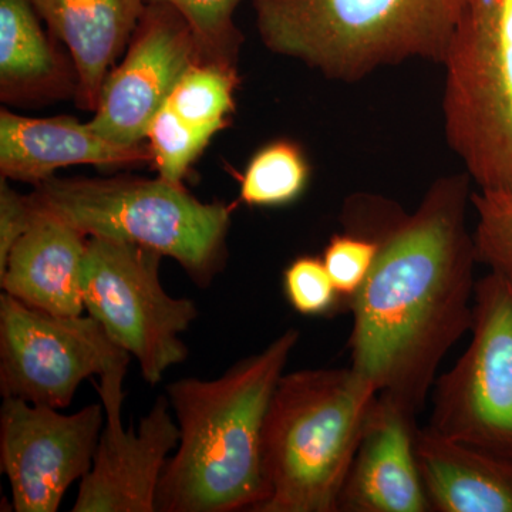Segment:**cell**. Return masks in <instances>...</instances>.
<instances>
[{"instance_id":"obj_15","label":"cell","mask_w":512,"mask_h":512,"mask_svg":"<svg viewBox=\"0 0 512 512\" xmlns=\"http://www.w3.org/2000/svg\"><path fill=\"white\" fill-rule=\"evenodd\" d=\"M33 205L35 218L0 271L2 291L37 311L83 315L82 275L89 237Z\"/></svg>"},{"instance_id":"obj_18","label":"cell","mask_w":512,"mask_h":512,"mask_svg":"<svg viewBox=\"0 0 512 512\" xmlns=\"http://www.w3.org/2000/svg\"><path fill=\"white\" fill-rule=\"evenodd\" d=\"M30 0H0V99L32 106L77 93L73 60L40 26Z\"/></svg>"},{"instance_id":"obj_13","label":"cell","mask_w":512,"mask_h":512,"mask_svg":"<svg viewBox=\"0 0 512 512\" xmlns=\"http://www.w3.org/2000/svg\"><path fill=\"white\" fill-rule=\"evenodd\" d=\"M414 436V417L379 394L340 494L339 511H431L417 464Z\"/></svg>"},{"instance_id":"obj_20","label":"cell","mask_w":512,"mask_h":512,"mask_svg":"<svg viewBox=\"0 0 512 512\" xmlns=\"http://www.w3.org/2000/svg\"><path fill=\"white\" fill-rule=\"evenodd\" d=\"M237 69L197 62L184 73L167 104L191 126L215 134L235 109Z\"/></svg>"},{"instance_id":"obj_23","label":"cell","mask_w":512,"mask_h":512,"mask_svg":"<svg viewBox=\"0 0 512 512\" xmlns=\"http://www.w3.org/2000/svg\"><path fill=\"white\" fill-rule=\"evenodd\" d=\"M477 214L474 247L478 264L512 279V192H471Z\"/></svg>"},{"instance_id":"obj_22","label":"cell","mask_w":512,"mask_h":512,"mask_svg":"<svg viewBox=\"0 0 512 512\" xmlns=\"http://www.w3.org/2000/svg\"><path fill=\"white\" fill-rule=\"evenodd\" d=\"M214 137L207 131L191 126L181 119L168 104L158 111L148 128V146L153 153L158 177L181 184L195 158Z\"/></svg>"},{"instance_id":"obj_3","label":"cell","mask_w":512,"mask_h":512,"mask_svg":"<svg viewBox=\"0 0 512 512\" xmlns=\"http://www.w3.org/2000/svg\"><path fill=\"white\" fill-rule=\"evenodd\" d=\"M466 0H251L266 49L330 80L356 83L382 67L443 64Z\"/></svg>"},{"instance_id":"obj_26","label":"cell","mask_w":512,"mask_h":512,"mask_svg":"<svg viewBox=\"0 0 512 512\" xmlns=\"http://www.w3.org/2000/svg\"><path fill=\"white\" fill-rule=\"evenodd\" d=\"M35 218L30 195L19 194L2 177L0 180V271L5 268L10 251L25 235Z\"/></svg>"},{"instance_id":"obj_8","label":"cell","mask_w":512,"mask_h":512,"mask_svg":"<svg viewBox=\"0 0 512 512\" xmlns=\"http://www.w3.org/2000/svg\"><path fill=\"white\" fill-rule=\"evenodd\" d=\"M471 340L434 384L430 429L512 460V279L491 271L474 292Z\"/></svg>"},{"instance_id":"obj_5","label":"cell","mask_w":512,"mask_h":512,"mask_svg":"<svg viewBox=\"0 0 512 512\" xmlns=\"http://www.w3.org/2000/svg\"><path fill=\"white\" fill-rule=\"evenodd\" d=\"M33 202L86 237L133 242L173 258L207 288L222 268L231 208L202 202L164 178H52Z\"/></svg>"},{"instance_id":"obj_10","label":"cell","mask_w":512,"mask_h":512,"mask_svg":"<svg viewBox=\"0 0 512 512\" xmlns=\"http://www.w3.org/2000/svg\"><path fill=\"white\" fill-rule=\"evenodd\" d=\"M103 403L73 414L20 399H3L0 463L16 512H56L74 481L93 466L104 427Z\"/></svg>"},{"instance_id":"obj_12","label":"cell","mask_w":512,"mask_h":512,"mask_svg":"<svg viewBox=\"0 0 512 512\" xmlns=\"http://www.w3.org/2000/svg\"><path fill=\"white\" fill-rule=\"evenodd\" d=\"M197 62V43L183 16L164 3H147L126 56L103 84L90 126L114 143H143L151 121Z\"/></svg>"},{"instance_id":"obj_6","label":"cell","mask_w":512,"mask_h":512,"mask_svg":"<svg viewBox=\"0 0 512 512\" xmlns=\"http://www.w3.org/2000/svg\"><path fill=\"white\" fill-rule=\"evenodd\" d=\"M443 66L448 146L478 190L512 192V0H466Z\"/></svg>"},{"instance_id":"obj_9","label":"cell","mask_w":512,"mask_h":512,"mask_svg":"<svg viewBox=\"0 0 512 512\" xmlns=\"http://www.w3.org/2000/svg\"><path fill=\"white\" fill-rule=\"evenodd\" d=\"M131 356L93 316L53 315L0 295V394L62 410L89 377L127 370Z\"/></svg>"},{"instance_id":"obj_14","label":"cell","mask_w":512,"mask_h":512,"mask_svg":"<svg viewBox=\"0 0 512 512\" xmlns=\"http://www.w3.org/2000/svg\"><path fill=\"white\" fill-rule=\"evenodd\" d=\"M154 161L146 144L114 143L90 123L70 116L32 119L0 111V173L6 180L40 185L72 165L136 167Z\"/></svg>"},{"instance_id":"obj_17","label":"cell","mask_w":512,"mask_h":512,"mask_svg":"<svg viewBox=\"0 0 512 512\" xmlns=\"http://www.w3.org/2000/svg\"><path fill=\"white\" fill-rule=\"evenodd\" d=\"M417 464L431 511L512 512V460L416 429Z\"/></svg>"},{"instance_id":"obj_25","label":"cell","mask_w":512,"mask_h":512,"mask_svg":"<svg viewBox=\"0 0 512 512\" xmlns=\"http://www.w3.org/2000/svg\"><path fill=\"white\" fill-rule=\"evenodd\" d=\"M284 288L292 308L306 316L326 315L340 298L323 259L315 256H301L286 268Z\"/></svg>"},{"instance_id":"obj_7","label":"cell","mask_w":512,"mask_h":512,"mask_svg":"<svg viewBox=\"0 0 512 512\" xmlns=\"http://www.w3.org/2000/svg\"><path fill=\"white\" fill-rule=\"evenodd\" d=\"M161 259L143 245L89 237L82 275L84 311L137 360L151 386L187 359L181 335L198 318L194 301L164 291Z\"/></svg>"},{"instance_id":"obj_19","label":"cell","mask_w":512,"mask_h":512,"mask_svg":"<svg viewBox=\"0 0 512 512\" xmlns=\"http://www.w3.org/2000/svg\"><path fill=\"white\" fill-rule=\"evenodd\" d=\"M309 174L301 148L292 141H274L249 161L239 197L251 207L289 204L305 191Z\"/></svg>"},{"instance_id":"obj_2","label":"cell","mask_w":512,"mask_h":512,"mask_svg":"<svg viewBox=\"0 0 512 512\" xmlns=\"http://www.w3.org/2000/svg\"><path fill=\"white\" fill-rule=\"evenodd\" d=\"M298 340V330H286L218 379L168 384L180 443L158 484L156 512H256L265 503L266 416Z\"/></svg>"},{"instance_id":"obj_21","label":"cell","mask_w":512,"mask_h":512,"mask_svg":"<svg viewBox=\"0 0 512 512\" xmlns=\"http://www.w3.org/2000/svg\"><path fill=\"white\" fill-rule=\"evenodd\" d=\"M164 3L180 13L197 43L200 62L237 69L244 36L235 23L241 0H146Z\"/></svg>"},{"instance_id":"obj_1","label":"cell","mask_w":512,"mask_h":512,"mask_svg":"<svg viewBox=\"0 0 512 512\" xmlns=\"http://www.w3.org/2000/svg\"><path fill=\"white\" fill-rule=\"evenodd\" d=\"M470 175H444L417 210L350 198L346 231L375 238L372 271L350 299L352 369L416 417L450 349L473 322L474 238L467 227Z\"/></svg>"},{"instance_id":"obj_4","label":"cell","mask_w":512,"mask_h":512,"mask_svg":"<svg viewBox=\"0 0 512 512\" xmlns=\"http://www.w3.org/2000/svg\"><path fill=\"white\" fill-rule=\"evenodd\" d=\"M379 393L352 367L284 373L266 416L256 512H336Z\"/></svg>"},{"instance_id":"obj_11","label":"cell","mask_w":512,"mask_h":512,"mask_svg":"<svg viewBox=\"0 0 512 512\" xmlns=\"http://www.w3.org/2000/svg\"><path fill=\"white\" fill-rule=\"evenodd\" d=\"M127 370L100 377L106 426L101 431L93 466L80 480L74 512H156L158 484L180 443V427L170 400L160 396L138 430L121 421Z\"/></svg>"},{"instance_id":"obj_16","label":"cell","mask_w":512,"mask_h":512,"mask_svg":"<svg viewBox=\"0 0 512 512\" xmlns=\"http://www.w3.org/2000/svg\"><path fill=\"white\" fill-rule=\"evenodd\" d=\"M39 18L69 52L80 109L96 110L103 84L127 49L146 0H30Z\"/></svg>"},{"instance_id":"obj_24","label":"cell","mask_w":512,"mask_h":512,"mask_svg":"<svg viewBox=\"0 0 512 512\" xmlns=\"http://www.w3.org/2000/svg\"><path fill=\"white\" fill-rule=\"evenodd\" d=\"M379 244L375 238L346 231L330 238L323 252V264L340 298L350 301L372 271Z\"/></svg>"}]
</instances>
